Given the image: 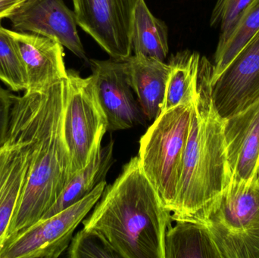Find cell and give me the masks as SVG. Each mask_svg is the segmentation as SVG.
Returning a JSON list of instances; mask_svg holds the SVG:
<instances>
[{
    "instance_id": "20",
    "label": "cell",
    "mask_w": 259,
    "mask_h": 258,
    "mask_svg": "<svg viewBox=\"0 0 259 258\" xmlns=\"http://www.w3.org/2000/svg\"><path fill=\"white\" fill-rule=\"evenodd\" d=\"M259 30V0H255L234 26L225 43L216 48L211 84Z\"/></svg>"
},
{
    "instance_id": "24",
    "label": "cell",
    "mask_w": 259,
    "mask_h": 258,
    "mask_svg": "<svg viewBox=\"0 0 259 258\" xmlns=\"http://www.w3.org/2000/svg\"><path fill=\"white\" fill-rule=\"evenodd\" d=\"M15 97L10 90L0 86V146L7 140Z\"/></svg>"
},
{
    "instance_id": "11",
    "label": "cell",
    "mask_w": 259,
    "mask_h": 258,
    "mask_svg": "<svg viewBox=\"0 0 259 258\" xmlns=\"http://www.w3.org/2000/svg\"><path fill=\"white\" fill-rule=\"evenodd\" d=\"M8 18L14 30L51 38L88 62L74 12L63 0H26Z\"/></svg>"
},
{
    "instance_id": "18",
    "label": "cell",
    "mask_w": 259,
    "mask_h": 258,
    "mask_svg": "<svg viewBox=\"0 0 259 258\" xmlns=\"http://www.w3.org/2000/svg\"><path fill=\"white\" fill-rule=\"evenodd\" d=\"M201 56L196 51H181L170 59V71L167 80L163 110L180 105L191 104L199 94L198 77Z\"/></svg>"
},
{
    "instance_id": "22",
    "label": "cell",
    "mask_w": 259,
    "mask_h": 258,
    "mask_svg": "<svg viewBox=\"0 0 259 258\" xmlns=\"http://www.w3.org/2000/svg\"><path fill=\"white\" fill-rule=\"evenodd\" d=\"M68 254L71 258H121L102 235L85 228L73 236Z\"/></svg>"
},
{
    "instance_id": "14",
    "label": "cell",
    "mask_w": 259,
    "mask_h": 258,
    "mask_svg": "<svg viewBox=\"0 0 259 258\" xmlns=\"http://www.w3.org/2000/svg\"><path fill=\"white\" fill-rule=\"evenodd\" d=\"M224 136L231 181L251 183L259 161V100L224 119Z\"/></svg>"
},
{
    "instance_id": "5",
    "label": "cell",
    "mask_w": 259,
    "mask_h": 258,
    "mask_svg": "<svg viewBox=\"0 0 259 258\" xmlns=\"http://www.w3.org/2000/svg\"><path fill=\"white\" fill-rule=\"evenodd\" d=\"M208 227L221 258H259V186L231 181L210 208Z\"/></svg>"
},
{
    "instance_id": "23",
    "label": "cell",
    "mask_w": 259,
    "mask_h": 258,
    "mask_svg": "<svg viewBox=\"0 0 259 258\" xmlns=\"http://www.w3.org/2000/svg\"><path fill=\"white\" fill-rule=\"evenodd\" d=\"M255 0H217L211 12L210 24L220 27L217 48L225 43L231 30Z\"/></svg>"
},
{
    "instance_id": "9",
    "label": "cell",
    "mask_w": 259,
    "mask_h": 258,
    "mask_svg": "<svg viewBox=\"0 0 259 258\" xmlns=\"http://www.w3.org/2000/svg\"><path fill=\"white\" fill-rule=\"evenodd\" d=\"M211 98L223 119L259 100V30L211 83Z\"/></svg>"
},
{
    "instance_id": "25",
    "label": "cell",
    "mask_w": 259,
    "mask_h": 258,
    "mask_svg": "<svg viewBox=\"0 0 259 258\" xmlns=\"http://www.w3.org/2000/svg\"><path fill=\"white\" fill-rule=\"evenodd\" d=\"M26 0H0V21L8 18Z\"/></svg>"
},
{
    "instance_id": "10",
    "label": "cell",
    "mask_w": 259,
    "mask_h": 258,
    "mask_svg": "<svg viewBox=\"0 0 259 258\" xmlns=\"http://www.w3.org/2000/svg\"><path fill=\"white\" fill-rule=\"evenodd\" d=\"M89 63L108 130H127L141 122L143 114L133 93L125 59H91Z\"/></svg>"
},
{
    "instance_id": "17",
    "label": "cell",
    "mask_w": 259,
    "mask_h": 258,
    "mask_svg": "<svg viewBox=\"0 0 259 258\" xmlns=\"http://www.w3.org/2000/svg\"><path fill=\"white\" fill-rule=\"evenodd\" d=\"M175 222L166 232L165 258H221L205 224L191 221Z\"/></svg>"
},
{
    "instance_id": "8",
    "label": "cell",
    "mask_w": 259,
    "mask_h": 258,
    "mask_svg": "<svg viewBox=\"0 0 259 258\" xmlns=\"http://www.w3.org/2000/svg\"><path fill=\"white\" fill-rule=\"evenodd\" d=\"M139 0H72L77 25L112 59L132 53L134 11Z\"/></svg>"
},
{
    "instance_id": "12",
    "label": "cell",
    "mask_w": 259,
    "mask_h": 258,
    "mask_svg": "<svg viewBox=\"0 0 259 258\" xmlns=\"http://www.w3.org/2000/svg\"><path fill=\"white\" fill-rule=\"evenodd\" d=\"M24 66L26 91L39 90L67 77L63 45L37 33L5 28Z\"/></svg>"
},
{
    "instance_id": "3",
    "label": "cell",
    "mask_w": 259,
    "mask_h": 258,
    "mask_svg": "<svg viewBox=\"0 0 259 258\" xmlns=\"http://www.w3.org/2000/svg\"><path fill=\"white\" fill-rule=\"evenodd\" d=\"M210 71L200 68L199 94L194 103L191 129L183 161L174 221L203 223L210 208L231 182L224 136V119L211 98Z\"/></svg>"
},
{
    "instance_id": "7",
    "label": "cell",
    "mask_w": 259,
    "mask_h": 258,
    "mask_svg": "<svg viewBox=\"0 0 259 258\" xmlns=\"http://www.w3.org/2000/svg\"><path fill=\"white\" fill-rule=\"evenodd\" d=\"M106 181L75 204L11 237L0 258H57L68 249L74 230L100 201Z\"/></svg>"
},
{
    "instance_id": "2",
    "label": "cell",
    "mask_w": 259,
    "mask_h": 258,
    "mask_svg": "<svg viewBox=\"0 0 259 258\" xmlns=\"http://www.w3.org/2000/svg\"><path fill=\"white\" fill-rule=\"evenodd\" d=\"M171 212L143 173L138 156L106 186L83 228L100 233L121 258H165Z\"/></svg>"
},
{
    "instance_id": "26",
    "label": "cell",
    "mask_w": 259,
    "mask_h": 258,
    "mask_svg": "<svg viewBox=\"0 0 259 258\" xmlns=\"http://www.w3.org/2000/svg\"><path fill=\"white\" fill-rule=\"evenodd\" d=\"M253 181L255 182V183L259 186V161L258 166H257L256 171H255V177H254Z\"/></svg>"
},
{
    "instance_id": "16",
    "label": "cell",
    "mask_w": 259,
    "mask_h": 258,
    "mask_svg": "<svg viewBox=\"0 0 259 258\" xmlns=\"http://www.w3.org/2000/svg\"><path fill=\"white\" fill-rule=\"evenodd\" d=\"M113 151V139H110L106 146L99 148L88 166L74 174L57 201L41 220L50 218L75 204L91 193L99 183L106 180L114 163Z\"/></svg>"
},
{
    "instance_id": "6",
    "label": "cell",
    "mask_w": 259,
    "mask_h": 258,
    "mask_svg": "<svg viewBox=\"0 0 259 258\" xmlns=\"http://www.w3.org/2000/svg\"><path fill=\"white\" fill-rule=\"evenodd\" d=\"M68 98L65 132L71 152L74 174L88 166L102 146L108 130V120L100 105L92 75L80 77L67 70Z\"/></svg>"
},
{
    "instance_id": "1",
    "label": "cell",
    "mask_w": 259,
    "mask_h": 258,
    "mask_svg": "<svg viewBox=\"0 0 259 258\" xmlns=\"http://www.w3.org/2000/svg\"><path fill=\"white\" fill-rule=\"evenodd\" d=\"M67 98L68 77L15 95L9 131L28 145L30 166L8 240L41 220L74 177L65 138Z\"/></svg>"
},
{
    "instance_id": "13",
    "label": "cell",
    "mask_w": 259,
    "mask_h": 258,
    "mask_svg": "<svg viewBox=\"0 0 259 258\" xmlns=\"http://www.w3.org/2000/svg\"><path fill=\"white\" fill-rule=\"evenodd\" d=\"M29 166L28 145L9 131L7 140L0 146V252L9 239L12 222L21 202Z\"/></svg>"
},
{
    "instance_id": "19",
    "label": "cell",
    "mask_w": 259,
    "mask_h": 258,
    "mask_svg": "<svg viewBox=\"0 0 259 258\" xmlns=\"http://www.w3.org/2000/svg\"><path fill=\"white\" fill-rule=\"evenodd\" d=\"M131 45L135 56L164 62L168 54L167 27L152 15L145 0H139L134 11Z\"/></svg>"
},
{
    "instance_id": "21",
    "label": "cell",
    "mask_w": 259,
    "mask_h": 258,
    "mask_svg": "<svg viewBox=\"0 0 259 258\" xmlns=\"http://www.w3.org/2000/svg\"><path fill=\"white\" fill-rule=\"evenodd\" d=\"M0 80L13 92H25L27 79L24 66L0 21Z\"/></svg>"
},
{
    "instance_id": "15",
    "label": "cell",
    "mask_w": 259,
    "mask_h": 258,
    "mask_svg": "<svg viewBox=\"0 0 259 258\" xmlns=\"http://www.w3.org/2000/svg\"><path fill=\"white\" fill-rule=\"evenodd\" d=\"M125 61L130 82L143 115L149 121H154L162 112L170 65L135 55Z\"/></svg>"
},
{
    "instance_id": "4",
    "label": "cell",
    "mask_w": 259,
    "mask_h": 258,
    "mask_svg": "<svg viewBox=\"0 0 259 258\" xmlns=\"http://www.w3.org/2000/svg\"><path fill=\"white\" fill-rule=\"evenodd\" d=\"M195 101L161 112L140 140V166L170 212L176 201Z\"/></svg>"
}]
</instances>
